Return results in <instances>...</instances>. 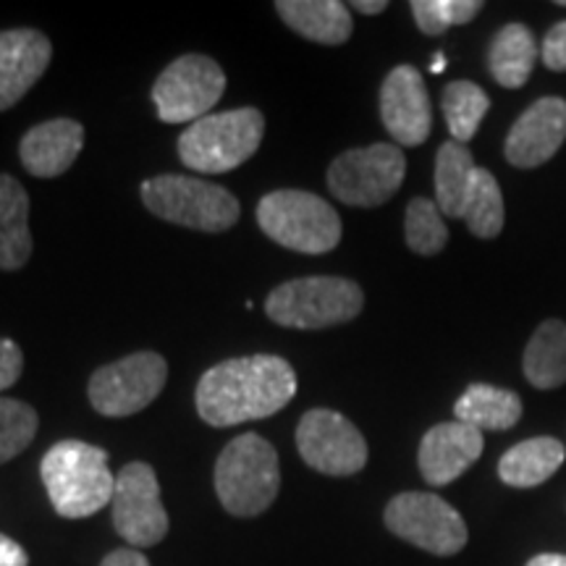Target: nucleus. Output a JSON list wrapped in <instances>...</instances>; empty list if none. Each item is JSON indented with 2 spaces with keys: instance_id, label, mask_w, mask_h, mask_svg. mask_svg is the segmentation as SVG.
Here are the masks:
<instances>
[{
  "instance_id": "1",
  "label": "nucleus",
  "mask_w": 566,
  "mask_h": 566,
  "mask_svg": "<svg viewBox=\"0 0 566 566\" xmlns=\"http://www.w3.org/2000/svg\"><path fill=\"white\" fill-rule=\"evenodd\" d=\"M296 394V373L279 354H250L210 367L197 384V415L212 428L265 420Z\"/></svg>"
},
{
  "instance_id": "2",
  "label": "nucleus",
  "mask_w": 566,
  "mask_h": 566,
  "mask_svg": "<svg viewBox=\"0 0 566 566\" xmlns=\"http://www.w3.org/2000/svg\"><path fill=\"white\" fill-rule=\"evenodd\" d=\"M40 478L55 512L66 520H84L113 501L116 475L108 454L84 441L55 443L40 464Z\"/></svg>"
},
{
  "instance_id": "3",
  "label": "nucleus",
  "mask_w": 566,
  "mask_h": 566,
  "mask_svg": "<svg viewBox=\"0 0 566 566\" xmlns=\"http://www.w3.org/2000/svg\"><path fill=\"white\" fill-rule=\"evenodd\" d=\"M281 491L279 451L258 433L237 436L216 462V493L233 516H258Z\"/></svg>"
},
{
  "instance_id": "4",
  "label": "nucleus",
  "mask_w": 566,
  "mask_h": 566,
  "mask_svg": "<svg viewBox=\"0 0 566 566\" xmlns=\"http://www.w3.org/2000/svg\"><path fill=\"white\" fill-rule=\"evenodd\" d=\"M263 137L265 116L258 108L210 113L181 132L179 155L197 174H229L258 153Z\"/></svg>"
},
{
  "instance_id": "5",
  "label": "nucleus",
  "mask_w": 566,
  "mask_h": 566,
  "mask_svg": "<svg viewBox=\"0 0 566 566\" xmlns=\"http://www.w3.org/2000/svg\"><path fill=\"white\" fill-rule=\"evenodd\" d=\"M145 208L160 221L205 233H221L237 226L242 205L221 184L192 176H153L139 189Z\"/></svg>"
},
{
  "instance_id": "6",
  "label": "nucleus",
  "mask_w": 566,
  "mask_h": 566,
  "mask_svg": "<svg viewBox=\"0 0 566 566\" xmlns=\"http://www.w3.org/2000/svg\"><path fill=\"white\" fill-rule=\"evenodd\" d=\"M365 294L357 283L338 275H310L275 286L265 300V313L275 325L300 331L331 328L363 313Z\"/></svg>"
},
{
  "instance_id": "7",
  "label": "nucleus",
  "mask_w": 566,
  "mask_h": 566,
  "mask_svg": "<svg viewBox=\"0 0 566 566\" xmlns=\"http://www.w3.org/2000/svg\"><path fill=\"white\" fill-rule=\"evenodd\" d=\"M258 226L275 244L302 254H325L342 242V218L323 197L279 189L258 205Z\"/></svg>"
},
{
  "instance_id": "8",
  "label": "nucleus",
  "mask_w": 566,
  "mask_h": 566,
  "mask_svg": "<svg viewBox=\"0 0 566 566\" xmlns=\"http://www.w3.org/2000/svg\"><path fill=\"white\" fill-rule=\"evenodd\" d=\"M407 158L391 142L346 150L331 163L328 189L336 200L354 208H378L399 192Z\"/></svg>"
},
{
  "instance_id": "9",
  "label": "nucleus",
  "mask_w": 566,
  "mask_h": 566,
  "mask_svg": "<svg viewBox=\"0 0 566 566\" xmlns=\"http://www.w3.org/2000/svg\"><path fill=\"white\" fill-rule=\"evenodd\" d=\"M226 92V74L210 55L189 53L176 59L158 76L153 103L166 124H195L210 116Z\"/></svg>"
},
{
  "instance_id": "10",
  "label": "nucleus",
  "mask_w": 566,
  "mask_h": 566,
  "mask_svg": "<svg viewBox=\"0 0 566 566\" xmlns=\"http://www.w3.org/2000/svg\"><path fill=\"white\" fill-rule=\"evenodd\" d=\"M384 520L396 537L433 556L459 554L470 537L462 514L436 493H399L386 506Z\"/></svg>"
},
{
  "instance_id": "11",
  "label": "nucleus",
  "mask_w": 566,
  "mask_h": 566,
  "mask_svg": "<svg viewBox=\"0 0 566 566\" xmlns=\"http://www.w3.org/2000/svg\"><path fill=\"white\" fill-rule=\"evenodd\" d=\"M168 365L158 352H137L92 373L90 401L105 417H129L158 399Z\"/></svg>"
},
{
  "instance_id": "12",
  "label": "nucleus",
  "mask_w": 566,
  "mask_h": 566,
  "mask_svg": "<svg viewBox=\"0 0 566 566\" xmlns=\"http://www.w3.org/2000/svg\"><path fill=\"white\" fill-rule=\"evenodd\" d=\"M296 449L304 464L331 478H349L365 470L367 441L357 424L334 409H310L296 424Z\"/></svg>"
},
{
  "instance_id": "13",
  "label": "nucleus",
  "mask_w": 566,
  "mask_h": 566,
  "mask_svg": "<svg viewBox=\"0 0 566 566\" xmlns=\"http://www.w3.org/2000/svg\"><path fill=\"white\" fill-rule=\"evenodd\" d=\"M111 509L113 527L134 548L158 546L168 535V514L150 464L132 462L118 472Z\"/></svg>"
},
{
  "instance_id": "14",
  "label": "nucleus",
  "mask_w": 566,
  "mask_h": 566,
  "mask_svg": "<svg viewBox=\"0 0 566 566\" xmlns=\"http://www.w3.org/2000/svg\"><path fill=\"white\" fill-rule=\"evenodd\" d=\"M380 118L386 132L405 147H417L433 129V108L422 74L415 66H396L380 87Z\"/></svg>"
},
{
  "instance_id": "15",
  "label": "nucleus",
  "mask_w": 566,
  "mask_h": 566,
  "mask_svg": "<svg viewBox=\"0 0 566 566\" xmlns=\"http://www.w3.org/2000/svg\"><path fill=\"white\" fill-rule=\"evenodd\" d=\"M566 139V101L541 97L516 118L506 137V160L514 168H537L562 150Z\"/></svg>"
},
{
  "instance_id": "16",
  "label": "nucleus",
  "mask_w": 566,
  "mask_h": 566,
  "mask_svg": "<svg viewBox=\"0 0 566 566\" xmlns=\"http://www.w3.org/2000/svg\"><path fill=\"white\" fill-rule=\"evenodd\" d=\"M485 449L483 430L464 422H441L422 436L417 464L424 483L441 488L462 478Z\"/></svg>"
},
{
  "instance_id": "17",
  "label": "nucleus",
  "mask_w": 566,
  "mask_h": 566,
  "mask_svg": "<svg viewBox=\"0 0 566 566\" xmlns=\"http://www.w3.org/2000/svg\"><path fill=\"white\" fill-rule=\"evenodd\" d=\"M53 45L38 30L0 32V111H9L42 80Z\"/></svg>"
},
{
  "instance_id": "18",
  "label": "nucleus",
  "mask_w": 566,
  "mask_h": 566,
  "mask_svg": "<svg viewBox=\"0 0 566 566\" xmlns=\"http://www.w3.org/2000/svg\"><path fill=\"white\" fill-rule=\"evenodd\" d=\"M84 147V126L74 118H53L32 126L21 137L19 158L27 174L38 179H55L66 174Z\"/></svg>"
},
{
  "instance_id": "19",
  "label": "nucleus",
  "mask_w": 566,
  "mask_h": 566,
  "mask_svg": "<svg viewBox=\"0 0 566 566\" xmlns=\"http://www.w3.org/2000/svg\"><path fill=\"white\" fill-rule=\"evenodd\" d=\"M275 11L304 40L344 45L352 38V11L342 0H279Z\"/></svg>"
},
{
  "instance_id": "20",
  "label": "nucleus",
  "mask_w": 566,
  "mask_h": 566,
  "mask_svg": "<svg viewBox=\"0 0 566 566\" xmlns=\"http://www.w3.org/2000/svg\"><path fill=\"white\" fill-rule=\"evenodd\" d=\"M30 197L9 174H0V271H19L32 258Z\"/></svg>"
},
{
  "instance_id": "21",
  "label": "nucleus",
  "mask_w": 566,
  "mask_h": 566,
  "mask_svg": "<svg viewBox=\"0 0 566 566\" xmlns=\"http://www.w3.org/2000/svg\"><path fill=\"white\" fill-rule=\"evenodd\" d=\"M564 443L551 436L527 438V441L512 446L499 462L501 483L512 488H535L543 485L564 464Z\"/></svg>"
},
{
  "instance_id": "22",
  "label": "nucleus",
  "mask_w": 566,
  "mask_h": 566,
  "mask_svg": "<svg viewBox=\"0 0 566 566\" xmlns=\"http://www.w3.org/2000/svg\"><path fill=\"white\" fill-rule=\"evenodd\" d=\"M537 55L541 51H537L535 34L525 24H506L491 42L488 69L501 87L520 90L533 74Z\"/></svg>"
},
{
  "instance_id": "23",
  "label": "nucleus",
  "mask_w": 566,
  "mask_h": 566,
  "mask_svg": "<svg viewBox=\"0 0 566 566\" xmlns=\"http://www.w3.org/2000/svg\"><path fill=\"white\" fill-rule=\"evenodd\" d=\"M459 422L472 424L478 430H509L520 422L522 399L509 388L472 384L459 396L454 405Z\"/></svg>"
},
{
  "instance_id": "24",
  "label": "nucleus",
  "mask_w": 566,
  "mask_h": 566,
  "mask_svg": "<svg viewBox=\"0 0 566 566\" xmlns=\"http://www.w3.org/2000/svg\"><path fill=\"white\" fill-rule=\"evenodd\" d=\"M525 378L541 391H554L566 384V323L546 321L535 328L530 338L525 359Z\"/></svg>"
},
{
  "instance_id": "25",
  "label": "nucleus",
  "mask_w": 566,
  "mask_h": 566,
  "mask_svg": "<svg viewBox=\"0 0 566 566\" xmlns=\"http://www.w3.org/2000/svg\"><path fill=\"white\" fill-rule=\"evenodd\" d=\"M475 158L467 145L449 139L438 147L436 155V205L446 218H462V208L470 192Z\"/></svg>"
},
{
  "instance_id": "26",
  "label": "nucleus",
  "mask_w": 566,
  "mask_h": 566,
  "mask_svg": "<svg viewBox=\"0 0 566 566\" xmlns=\"http://www.w3.org/2000/svg\"><path fill=\"white\" fill-rule=\"evenodd\" d=\"M504 195L488 168H475L470 192H467L462 221L478 239H495L504 231Z\"/></svg>"
},
{
  "instance_id": "27",
  "label": "nucleus",
  "mask_w": 566,
  "mask_h": 566,
  "mask_svg": "<svg viewBox=\"0 0 566 566\" xmlns=\"http://www.w3.org/2000/svg\"><path fill=\"white\" fill-rule=\"evenodd\" d=\"M441 105L451 137L459 145H467L478 134L480 124H483L485 113L491 108V97L475 82L457 80L443 87Z\"/></svg>"
},
{
  "instance_id": "28",
  "label": "nucleus",
  "mask_w": 566,
  "mask_h": 566,
  "mask_svg": "<svg viewBox=\"0 0 566 566\" xmlns=\"http://www.w3.org/2000/svg\"><path fill=\"white\" fill-rule=\"evenodd\" d=\"M405 237L407 247L417 254H438L449 242V229H446L443 212L428 197H415L407 205L405 216Z\"/></svg>"
},
{
  "instance_id": "29",
  "label": "nucleus",
  "mask_w": 566,
  "mask_h": 566,
  "mask_svg": "<svg viewBox=\"0 0 566 566\" xmlns=\"http://www.w3.org/2000/svg\"><path fill=\"white\" fill-rule=\"evenodd\" d=\"M40 417L30 405L0 396V464L19 457L38 436Z\"/></svg>"
},
{
  "instance_id": "30",
  "label": "nucleus",
  "mask_w": 566,
  "mask_h": 566,
  "mask_svg": "<svg viewBox=\"0 0 566 566\" xmlns=\"http://www.w3.org/2000/svg\"><path fill=\"white\" fill-rule=\"evenodd\" d=\"M412 17L424 34H443L449 27L470 24L483 11L480 0H415Z\"/></svg>"
},
{
  "instance_id": "31",
  "label": "nucleus",
  "mask_w": 566,
  "mask_h": 566,
  "mask_svg": "<svg viewBox=\"0 0 566 566\" xmlns=\"http://www.w3.org/2000/svg\"><path fill=\"white\" fill-rule=\"evenodd\" d=\"M24 370V354L11 338H0V394L11 388Z\"/></svg>"
},
{
  "instance_id": "32",
  "label": "nucleus",
  "mask_w": 566,
  "mask_h": 566,
  "mask_svg": "<svg viewBox=\"0 0 566 566\" xmlns=\"http://www.w3.org/2000/svg\"><path fill=\"white\" fill-rule=\"evenodd\" d=\"M543 63L551 71H566V19L551 27V32L543 40Z\"/></svg>"
},
{
  "instance_id": "33",
  "label": "nucleus",
  "mask_w": 566,
  "mask_h": 566,
  "mask_svg": "<svg viewBox=\"0 0 566 566\" xmlns=\"http://www.w3.org/2000/svg\"><path fill=\"white\" fill-rule=\"evenodd\" d=\"M0 566H30L27 551L9 535H0Z\"/></svg>"
},
{
  "instance_id": "34",
  "label": "nucleus",
  "mask_w": 566,
  "mask_h": 566,
  "mask_svg": "<svg viewBox=\"0 0 566 566\" xmlns=\"http://www.w3.org/2000/svg\"><path fill=\"white\" fill-rule=\"evenodd\" d=\"M101 566H150V562H147L137 548H118L111 551V554L103 558Z\"/></svg>"
},
{
  "instance_id": "35",
  "label": "nucleus",
  "mask_w": 566,
  "mask_h": 566,
  "mask_svg": "<svg viewBox=\"0 0 566 566\" xmlns=\"http://www.w3.org/2000/svg\"><path fill=\"white\" fill-rule=\"evenodd\" d=\"M354 11H363L367 17H373V13H384L388 9L386 0H354L352 3Z\"/></svg>"
},
{
  "instance_id": "36",
  "label": "nucleus",
  "mask_w": 566,
  "mask_h": 566,
  "mask_svg": "<svg viewBox=\"0 0 566 566\" xmlns=\"http://www.w3.org/2000/svg\"><path fill=\"white\" fill-rule=\"evenodd\" d=\"M525 566H566V554H537Z\"/></svg>"
},
{
  "instance_id": "37",
  "label": "nucleus",
  "mask_w": 566,
  "mask_h": 566,
  "mask_svg": "<svg viewBox=\"0 0 566 566\" xmlns=\"http://www.w3.org/2000/svg\"><path fill=\"white\" fill-rule=\"evenodd\" d=\"M443 69H446V59H443V53H438L433 63H430V71H433V74H441Z\"/></svg>"
}]
</instances>
